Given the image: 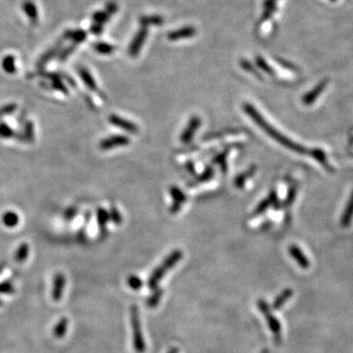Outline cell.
I'll use <instances>...</instances> for the list:
<instances>
[{
	"label": "cell",
	"instance_id": "30",
	"mask_svg": "<svg viewBox=\"0 0 353 353\" xmlns=\"http://www.w3.org/2000/svg\"><path fill=\"white\" fill-rule=\"evenodd\" d=\"M109 219H110V215L105 209L99 208L97 210V220H98V225H99L101 230L105 228V226H106L107 222L109 221Z\"/></svg>",
	"mask_w": 353,
	"mask_h": 353
},
{
	"label": "cell",
	"instance_id": "24",
	"mask_svg": "<svg viewBox=\"0 0 353 353\" xmlns=\"http://www.w3.org/2000/svg\"><path fill=\"white\" fill-rule=\"evenodd\" d=\"M23 10L25 11V13L27 14V16L29 17V19L32 21V22H35L37 20V9H36V6L35 5L34 2L32 1H25L23 3Z\"/></svg>",
	"mask_w": 353,
	"mask_h": 353
},
{
	"label": "cell",
	"instance_id": "34",
	"mask_svg": "<svg viewBox=\"0 0 353 353\" xmlns=\"http://www.w3.org/2000/svg\"><path fill=\"white\" fill-rule=\"evenodd\" d=\"M14 137V131L5 123H0V138L10 139Z\"/></svg>",
	"mask_w": 353,
	"mask_h": 353
},
{
	"label": "cell",
	"instance_id": "40",
	"mask_svg": "<svg viewBox=\"0 0 353 353\" xmlns=\"http://www.w3.org/2000/svg\"><path fill=\"white\" fill-rule=\"evenodd\" d=\"M295 195H296V188L294 186H291L289 187L288 189V192H287V195L285 197V200H284V206H289L291 205V203L294 201L295 199Z\"/></svg>",
	"mask_w": 353,
	"mask_h": 353
},
{
	"label": "cell",
	"instance_id": "10",
	"mask_svg": "<svg viewBox=\"0 0 353 353\" xmlns=\"http://www.w3.org/2000/svg\"><path fill=\"white\" fill-rule=\"evenodd\" d=\"M196 35V30L192 26H185L182 28H179L175 31L170 32L167 35V37L170 41H177L183 38H189Z\"/></svg>",
	"mask_w": 353,
	"mask_h": 353
},
{
	"label": "cell",
	"instance_id": "28",
	"mask_svg": "<svg viewBox=\"0 0 353 353\" xmlns=\"http://www.w3.org/2000/svg\"><path fill=\"white\" fill-rule=\"evenodd\" d=\"M2 220H3V223L6 227L8 228H13L15 226L18 225L19 223V216L12 212V211H9V212H6L3 217H2Z\"/></svg>",
	"mask_w": 353,
	"mask_h": 353
},
{
	"label": "cell",
	"instance_id": "22",
	"mask_svg": "<svg viewBox=\"0 0 353 353\" xmlns=\"http://www.w3.org/2000/svg\"><path fill=\"white\" fill-rule=\"evenodd\" d=\"M64 37L66 39H70L72 41H74L75 44L77 43H81L83 42L86 37H87V33L82 31V30H77V31H67L64 35Z\"/></svg>",
	"mask_w": 353,
	"mask_h": 353
},
{
	"label": "cell",
	"instance_id": "9",
	"mask_svg": "<svg viewBox=\"0 0 353 353\" xmlns=\"http://www.w3.org/2000/svg\"><path fill=\"white\" fill-rule=\"evenodd\" d=\"M109 122L114 125L115 127L117 128H120L128 133H131V134H138L139 133V127L137 126V124L129 121V120H126L120 116H117V115H111L109 117Z\"/></svg>",
	"mask_w": 353,
	"mask_h": 353
},
{
	"label": "cell",
	"instance_id": "45",
	"mask_svg": "<svg viewBox=\"0 0 353 353\" xmlns=\"http://www.w3.org/2000/svg\"><path fill=\"white\" fill-rule=\"evenodd\" d=\"M1 305H2V301L0 300V306H1Z\"/></svg>",
	"mask_w": 353,
	"mask_h": 353
},
{
	"label": "cell",
	"instance_id": "14",
	"mask_svg": "<svg viewBox=\"0 0 353 353\" xmlns=\"http://www.w3.org/2000/svg\"><path fill=\"white\" fill-rule=\"evenodd\" d=\"M170 194L172 196V198L174 199V204L172 205L170 211L171 213H176L180 208H181V205L182 203L186 200V196L185 194L183 193L182 190H180L178 187L176 186H172L170 188Z\"/></svg>",
	"mask_w": 353,
	"mask_h": 353
},
{
	"label": "cell",
	"instance_id": "4",
	"mask_svg": "<svg viewBox=\"0 0 353 353\" xmlns=\"http://www.w3.org/2000/svg\"><path fill=\"white\" fill-rule=\"evenodd\" d=\"M131 324L133 329V343L134 349L138 353H144L146 347L143 339L141 324L140 318V312L137 305H133L131 307Z\"/></svg>",
	"mask_w": 353,
	"mask_h": 353
},
{
	"label": "cell",
	"instance_id": "26",
	"mask_svg": "<svg viewBox=\"0 0 353 353\" xmlns=\"http://www.w3.org/2000/svg\"><path fill=\"white\" fill-rule=\"evenodd\" d=\"M93 48L97 53L102 54V55H109V54L113 53L116 49V47L114 45L106 43V42H102V41H99V42H96L95 44H93Z\"/></svg>",
	"mask_w": 353,
	"mask_h": 353
},
{
	"label": "cell",
	"instance_id": "5",
	"mask_svg": "<svg viewBox=\"0 0 353 353\" xmlns=\"http://www.w3.org/2000/svg\"><path fill=\"white\" fill-rule=\"evenodd\" d=\"M257 306L260 309V311L262 312V314L264 315L265 319L267 321V324H268L271 332L273 333V335L275 337V341L278 344H280L282 327H281V324H280L279 320L272 313L270 306L268 305V303L265 301L264 299H259L257 301Z\"/></svg>",
	"mask_w": 353,
	"mask_h": 353
},
{
	"label": "cell",
	"instance_id": "18",
	"mask_svg": "<svg viewBox=\"0 0 353 353\" xmlns=\"http://www.w3.org/2000/svg\"><path fill=\"white\" fill-rule=\"evenodd\" d=\"M164 23V19L163 17L159 16V15H151V16H143L141 17L140 19V24L141 26H145V27H150V26H162Z\"/></svg>",
	"mask_w": 353,
	"mask_h": 353
},
{
	"label": "cell",
	"instance_id": "6",
	"mask_svg": "<svg viewBox=\"0 0 353 353\" xmlns=\"http://www.w3.org/2000/svg\"><path fill=\"white\" fill-rule=\"evenodd\" d=\"M148 35V29L145 26H141L137 34L135 35L130 46H129V54L131 57H137L142 48L146 38Z\"/></svg>",
	"mask_w": 353,
	"mask_h": 353
},
{
	"label": "cell",
	"instance_id": "41",
	"mask_svg": "<svg viewBox=\"0 0 353 353\" xmlns=\"http://www.w3.org/2000/svg\"><path fill=\"white\" fill-rule=\"evenodd\" d=\"M109 215H110L111 220H112L115 224H121V223H122V216L120 215V213H119V211H118L117 209L112 208V209H111V212L109 213Z\"/></svg>",
	"mask_w": 353,
	"mask_h": 353
},
{
	"label": "cell",
	"instance_id": "27",
	"mask_svg": "<svg viewBox=\"0 0 353 353\" xmlns=\"http://www.w3.org/2000/svg\"><path fill=\"white\" fill-rule=\"evenodd\" d=\"M29 251H30V248H29V246L27 244H22L19 248L17 249L16 251V254H15V261L18 262V263H23L26 261V259L28 258L29 256Z\"/></svg>",
	"mask_w": 353,
	"mask_h": 353
},
{
	"label": "cell",
	"instance_id": "3",
	"mask_svg": "<svg viewBox=\"0 0 353 353\" xmlns=\"http://www.w3.org/2000/svg\"><path fill=\"white\" fill-rule=\"evenodd\" d=\"M118 11V5L116 2L111 1L105 6V10H100L92 15V24L90 26V32L93 35H99L103 33V26L109 21L112 15Z\"/></svg>",
	"mask_w": 353,
	"mask_h": 353
},
{
	"label": "cell",
	"instance_id": "29",
	"mask_svg": "<svg viewBox=\"0 0 353 353\" xmlns=\"http://www.w3.org/2000/svg\"><path fill=\"white\" fill-rule=\"evenodd\" d=\"M2 68L8 74H14L17 70L15 64V57L12 55L6 56L2 61Z\"/></svg>",
	"mask_w": 353,
	"mask_h": 353
},
{
	"label": "cell",
	"instance_id": "36",
	"mask_svg": "<svg viewBox=\"0 0 353 353\" xmlns=\"http://www.w3.org/2000/svg\"><path fill=\"white\" fill-rule=\"evenodd\" d=\"M241 67H242L243 69H245L246 71H247V72H249V73H252V74L255 75L256 77L262 78L261 75L255 70V68L251 65V63H250L249 61H247V60H246V59H242V60H241Z\"/></svg>",
	"mask_w": 353,
	"mask_h": 353
},
{
	"label": "cell",
	"instance_id": "2",
	"mask_svg": "<svg viewBox=\"0 0 353 353\" xmlns=\"http://www.w3.org/2000/svg\"><path fill=\"white\" fill-rule=\"evenodd\" d=\"M182 258V251L181 250H174L171 252L166 259L159 265L151 274V276L148 278L147 285L151 289H155L158 287V283L161 281V279L165 276V274L170 271L175 265Z\"/></svg>",
	"mask_w": 353,
	"mask_h": 353
},
{
	"label": "cell",
	"instance_id": "37",
	"mask_svg": "<svg viewBox=\"0 0 353 353\" xmlns=\"http://www.w3.org/2000/svg\"><path fill=\"white\" fill-rule=\"evenodd\" d=\"M271 205H273V203H272L270 197L268 196V198H265V199H263V200L259 203V205L256 207V209H255L254 212H255L256 215L262 214Z\"/></svg>",
	"mask_w": 353,
	"mask_h": 353
},
{
	"label": "cell",
	"instance_id": "23",
	"mask_svg": "<svg viewBox=\"0 0 353 353\" xmlns=\"http://www.w3.org/2000/svg\"><path fill=\"white\" fill-rule=\"evenodd\" d=\"M162 295H163V289L162 288L156 287L155 289H153V292L151 293V295L145 301L146 306L148 308H155L159 304Z\"/></svg>",
	"mask_w": 353,
	"mask_h": 353
},
{
	"label": "cell",
	"instance_id": "38",
	"mask_svg": "<svg viewBox=\"0 0 353 353\" xmlns=\"http://www.w3.org/2000/svg\"><path fill=\"white\" fill-rule=\"evenodd\" d=\"M25 133H24V138L27 141L31 142L34 140V126L33 123H27L25 126Z\"/></svg>",
	"mask_w": 353,
	"mask_h": 353
},
{
	"label": "cell",
	"instance_id": "32",
	"mask_svg": "<svg viewBox=\"0 0 353 353\" xmlns=\"http://www.w3.org/2000/svg\"><path fill=\"white\" fill-rule=\"evenodd\" d=\"M255 60H256L257 66H258L263 72H265L266 74H268V75H270V76H273V75L275 74L273 68H272L268 63H266V61H265L264 59H263L261 56H257Z\"/></svg>",
	"mask_w": 353,
	"mask_h": 353
},
{
	"label": "cell",
	"instance_id": "35",
	"mask_svg": "<svg viewBox=\"0 0 353 353\" xmlns=\"http://www.w3.org/2000/svg\"><path fill=\"white\" fill-rule=\"evenodd\" d=\"M213 176H214V169H213V167H207V168L205 169V171H204L200 176H198L196 183L207 181V180L211 179Z\"/></svg>",
	"mask_w": 353,
	"mask_h": 353
},
{
	"label": "cell",
	"instance_id": "44",
	"mask_svg": "<svg viewBox=\"0 0 353 353\" xmlns=\"http://www.w3.org/2000/svg\"><path fill=\"white\" fill-rule=\"evenodd\" d=\"M260 353H270V352H269V350H267V349H265V350H263L262 352Z\"/></svg>",
	"mask_w": 353,
	"mask_h": 353
},
{
	"label": "cell",
	"instance_id": "39",
	"mask_svg": "<svg viewBox=\"0 0 353 353\" xmlns=\"http://www.w3.org/2000/svg\"><path fill=\"white\" fill-rule=\"evenodd\" d=\"M17 108V105L14 104V103H11V104H7V105H4L0 108V118L3 117V116H6V115H10L12 114Z\"/></svg>",
	"mask_w": 353,
	"mask_h": 353
},
{
	"label": "cell",
	"instance_id": "21",
	"mask_svg": "<svg viewBox=\"0 0 353 353\" xmlns=\"http://www.w3.org/2000/svg\"><path fill=\"white\" fill-rule=\"evenodd\" d=\"M68 319L66 317L61 318L58 323L55 325L54 329H53V336L57 339H62L66 333H67V329H68Z\"/></svg>",
	"mask_w": 353,
	"mask_h": 353
},
{
	"label": "cell",
	"instance_id": "17",
	"mask_svg": "<svg viewBox=\"0 0 353 353\" xmlns=\"http://www.w3.org/2000/svg\"><path fill=\"white\" fill-rule=\"evenodd\" d=\"M278 0H264L263 1V13L260 20V23L269 21L274 12L277 10Z\"/></svg>",
	"mask_w": 353,
	"mask_h": 353
},
{
	"label": "cell",
	"instance_id": "19",
	"mask_svg": "<svg viewBox=\"0 0 353 353\" xmlns=\"http://www.w3.org/2000/svg\"><path fill=\"white\" fill-rule=\"evenodd\" d=\"M311 155L313 156V158H315L326 170L328 171H333V168L331 166V164H329L328 158L325 154V152L319 148L316 149H312L311 150Z\"/></svg>",
	"mask_w": 353,
	"mask_h": 353
},
{
	"label": "cell",
	"instance_id": "16",
	"mask_svg": "<svg viewBox=\"0 0 353 353\" xmlns=\"http://www.w3.org/2000/svg\"><path fill=\"white\" fill-rule=\"evenodd\" d=\"M293 295V290L291 289V288H285V289H283L277 297H276V299L274 300V302H273V309H275V310H279V309H281L282 306H283V304L291 297Z\"/></svg>",
	"mask_w": 353,
	"mask_h": 353
},
{
	"label": "cell",
	"instance_id": "8",
	"mask_svg": "<svg viewBox=\"0 0 353 353\" xmlns=\"http://www.w3.org/2000/svg\"><path fill=\"white\" fill-rule=\"evenodd\" d=\"M131 143V140L126 136H112L101 141L99 146L102 150H109L117 146H126Z\"/></svg>",
	"mask_w": 353,
	"mask_h": 353
},
{
	"label": "cell",
	"instance_id": "13",
	"mask_svg": "<svg viewBox=\"0 0 353 353\" xmlns=\"http://www.w3.org/2000/svg\"><path fill=\"white\" fill-rule=\"evenodd\" d=\"M288 253L291 255V257L294 259V261L299 265L302 269L306 270L310 267V261L308 257L303 253L300 247H298L295 245H292L288 247Z\"/></svg>",
	"mask_w": 353,
	"mask_h": 353
},
{
	"label": "cell",
	"instance_id": "43",
	"mask_svg": "<svg viewBox=\"0 0 353 353\" xmlns=\"http://www.w3.org/2000/svg\"><path fill=\"white\" fill-rule=\"evenodd\" d=\"M167 353H178V349L177 348H172L169 350V352Z\"/></svg>",
	"mask_w": 353,
	"mask_h": 353
},
{
	"label": "cell",
	"instance_id": "15",
	"mask_svg": "<svg viewBox=\"0 0 353 353\" xmlns=\"http://www.w3.org/2000/svg\"><path fill=\"white\" fill-rule=\"evenodd\" d=\"M353 190L351 194V197L348 201V204L345 208V211L342 215V218H341V224L344 228H347L349 227L352 222H353Z\"/></svg>",
	"mask_w": 353,
	"mask_h": 353
},
{
	"label": "cell",
	"instance_id": "46",
	"mask_svg": "<svg viewBox=\"0 0 353 353\" xmlns=\"http://www.w3.org/2000/svg\"><path fill=\"white\" fill-rule=\"evenodd\" d=\"M332 1H336V0H332Z\"/></svg>",
	"mask_w": 353,
	"mask_h": 353
},
{
	"label": "cell",
	"instance_id": "31",
	"mask_svg": "<svg viewBox=\"0 0 353 353\" xmlns=\"http://www.w3.org/2000/svg\"><path fill=\"white\" fill-rule=\"evenodd\" d=\"M127 282H128L129 286H130L131 288L135 289V290L141 289V288L142 287V285H143V282L141 280V278H139V277L136 276V275H131V276H129Z\"/></svg>",
	"mask_w": 353,
	"mask_h": 353
},
{
	"label": "cell",
	"instance_id": "25",
	"mask_svg": "<svg viewBox=\"0 0 353 353\" xmlns=\"http://www.w3.org/2000/svg\"><path fill=\"white\" fill-rule=\"evenodd\" d=\"M255 171H256V167H255V166H252V167H250L247 171H246V172L240 174L239 176L235 178V185H236L237 187H239V188L243 187V186L245 185L247 179L248 177H251V176H253L254 173H255Z\"/></svg>",
	"mask_w": 353,
	"mask_h": 353
},
{
	"label": "cell",
	"instance_id": "33",
	"mask_svg": "<svg viewBox=\"0 0 353 353\" xmlns=\"http://www.w3.org/2000/svg\"><path fill=\"white\" fill-rule=\"evenodd\" d=\"M14 292H15V288L11 281H5L3 282H0V293L12 294Z\"/></svg>",
	"mask_w": 353,
	"mask_h": 353
},
{
	"label": "cell",
	"instance_id": "11",
	"mask_svg": "<svg viewBox=\"0 0 353 353\" xmlns=\"http://www.w3.org/2000/svg\"><path fill=\"white\" fill-rule=\"evenodd\" d=\"M66 285V278L62 273H57L53 279V286H52V299L54 301H60L62 298L64 288Z\"/></svg>",
	"mask_w": 353,
	"mask_h": 353
},
{
	"label": "cell",
	"instance_id": "42",
	"mask_svg": "<svg viewBox=\"0 0 353 353\" xmlns=\"http://www.w3.org/2000/svg\"><path fill=\"white\" fill-rule=\"evenodd\" d=\"M215 162H218L221 166L224 167V170H226V167H227V166H226V154H225V153H223V154L219 155L218 157H216Z\"/></svg>",
	"mask_w": 353,
	"mask_h": 353
},
{
	"label": "cell",
	"instance_id": "12",
	"mask_svg": "<svg viewBox=\"0 0 353 353\" xmlns=\"http://www.w3.org/2000/svg\"><path fill=\"white\" fill-rule=\"evenodd\" d=\"M327 85H328V80H324L321 83H319L315 88L311 89L302 97V103L306 106L312 105L317 100V98L321 95V93L326 89Z\"/></svg>",
	"mask_w": 353,
	"mask_h": 353
},
{
	"label": "cell",
	"instance_id": "7",
	"mask_svg": "<svg viewBox=\"0 0 353 353\" xmlns=\"http://www.w3.org/2000/svg\"><path fill=\"white\" fill-rule=\"evenodd\" d=\"M201 126V119L198 116H192L187 123V126L182 131L180 136V141L183 143H189L193 139L195 133Z\"/></svg>",
	"mask_w": 353,
	"mask_h": 353
},
{
	"label": "cell",
	"instance_id": "1",
	"mask_svg": "<svg viewBox=\"0 0 353 353\" xmlns=\"http://www.w3.org/2000/svg\"><path fill=\"white\" fill-rule=\"evenodd\" d=\"M244 111L245 113L262 130L266 133V135H268L270 138H272L274 141H276L277 142H279L280 144H282V146H284L285 148H287L288 150L294 151L296 153L299 154H305L307 152V149L298 144L295 143L293 141L289 140L288 138H286L285 136H283L281 132H279L276 128H274L268 121L265 120L264 117L257 111V109L249 103H245L243 105Z\"/></svg>",
	"mask_w": 353,
	"mask_h": 353
},
{
	"label": "cell",
	"instance_id": "20",
	"mask_svg": "<svg viewBox=\"0 0 353 353\" xmlns=\"http://www.w3.org/2000/svg\"><path fill=\"white\" fill-rule=\"evenodd\" d=\"M79 74L83 80V82L85 83V85L88 87L90 90L92 91H96L97 90V85L95 80L93 79L92 75L89 73L88 69L86 68H80L79 70Z\"/></svg>",
	"mask_w": 353,
	"mask_h": 353
}]
</instances>
